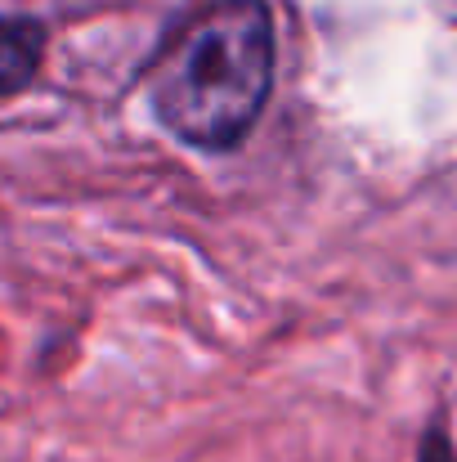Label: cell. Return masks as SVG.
<instances>
[{
    "instance_id": "cell-1",
    "label": "cell",
    "mask_w": 457,
    "mask_h": 462,
    "mask_svg": "<svg viewBox=\"0 0 457 462\" xmlns=\"http://www.w3.org/2000/svg\"><path fill=\"white\" fill-rule=\"evenodd\" d=\"M274 90V18L265 0L197 14L149 77L152 113L193 149H238Z\"/></svg>"
},
{
    "instance_id": "cell-2",
    "label": "cell",
    "mask_w": 457,
    "mask_h": 462,
    "mask_svg": "<svg viewBox=\"0 0 457 462\" xmlns=\"http://www.w3.org/2000/svg\"><path fill=\"white\" fill-rule=\"evenodd\" d=\"M41 63V27L27 18H0V95L23 90Z\"/></svg>"
},
{
    "instance_id": "cell-3",
    "label": "cell",
    "mask_w": 457,
    "mask_h": 462,
    "mask_svg": "<svg viewBox=\"0 0 457 462\" xmlns=\"http://www.w3.org/2000/svg\"><path fill=\"white\" fill-rule=\"evenodd\" d=\"M417 462H457L453 445L444 440V431H426V440H422V458Z\"/></svg>"
}]
</instances>
